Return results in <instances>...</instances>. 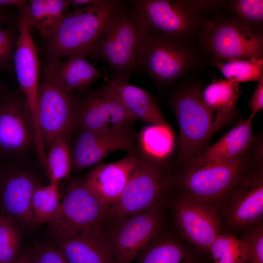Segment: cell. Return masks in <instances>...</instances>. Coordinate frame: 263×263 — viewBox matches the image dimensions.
Segmentation results:
<instances>
[{"label":"cell","mask_w":263,"mask_h":263,"mask_svg":"<svg viewBox=\"0 0 263 263\" xmlns=\"http://www.w3.org/2000/svg\"><path fill=\"white\" fill-rule=\"evenodd\" d=\"M126 2L99 0L68 12L46 38L49 59H60L74 54L88 56L107 23Z\"/></svg>","instance_id":"cell-1"},{"label":"cell","mask_w":263,"mask_h":263,"mask_svg":"<svg viewBox=\"0 0 263 263\" xmlns=\"http://www.w3.org/2000/svg\"><path fill=\"white\" fill-rule=\"evenodd\" d=\"M147 31L129 1L105 26L89 56L108 65L113 78L129 80L137 61Z\"/></svg>","instance_id":"cell-2"},{"label":"cell","mask_w":263,"mask_h":263,"mask_svg":"<svg viewBox=\"0 0 263 263\" xmlns=\"http://www.w3.org/2000/svg\"><path fill=\"white\" fill-rule=\"evenodd\" d=\"M110 217V207L103 204L83 180L73 178L48 233L55 241L77 235L103 231Z\"/></svg>","instance_id":"cell-3"},{"label":"cell","mask_w":263,"mask_h":263,"mask_svg":"<svg viewBox=\"0 0 263 263\" xmlns=\"http://www.w3.org/2000/svg\"><path fill=\"white\" fill-rule=\"evenodd\" d=\"M202 90L197 85L186 86L176 92L169 102L179 128L177 159L184 165L205 150L217 132L214 114L203 100Z\"/></svg>","instance_id":"cell-4"},{"label":"cell","mask_w":263,"mask_h":263,"mask_svg":"<svg viewBox=\"0 0 263 263\" xmlns=\"http://www.w3.org/2000/svg\"><path fill=\"white\" fill-rule=\"evenodd\" d=\"M260 150L256 144L249 153L231 161L185 165L178 179L182 193L210 205L220 201L228 194Z\"/></svg>","instance_id":"cell-5"},{"label":"cell","mask_w":263,"mask_h":263,"mask_svg":"<svg viewBox=\"0 0 263 263\" xmlns=\"http://www.w3.org/2000/svg\"><path fill=\"white\" fill-rule=\"evenodd\" d=\"M187 41L147 32L140 51L137 69L160 84L174 82L198 64L196 54Z\"/></svg>","instance_id":"cell-6"},{"label":"cell","mask_w":263,"mask_h":263,"mask_svg":"<svg viewBox=\"0 0 263 263\" xmlns=\"http://www.w3.org/2000/svg\"><path fill=\"white\" fill-rule=\"evenodd\" d=\"M163 205L126 217L110 216L104 235L114 263H132L158 236Z\"/></svg>","instance_id":"cell-7"},{"label":"cell","mask_w":263,"mask_h":263,"mask_svg":"<svg viewBox=\"0 0 263 263\" xmlns=\"http://www.w3.org/2000/svg\"><path fill=\"white\" fill-rule=\"evenodd\" d=\"M200 28V42L216 61L263 58L262 33L236 19H213Z\"/></svg>","instance_id":"cell-8"},{"label":"cell","mask_w":263,"mask_h":263,"mask_svg":"<svg viewBox=\"0 0 263 263\" xmlns=\"http://www.w3.org/2000/svg\"><path fill=\"white\" fill-rule=\"evenodd\" d=\"M162 163L139 156L119 198L110 207V216L126 217L163 205L170 185Z\"/></svg>","instance_id":"cell-9"},{"label":"cell","mask_w":263,"mask_h":263,"mask_svg":"<svg viewBox=\"0 0 263 263\" xmlns=\"http://www.w3.org/2000/svg\"><path fill=\"white\" fill-rule=\"evenodd\" d=\"M147 32L188 39L201 27L197 1H129Z\"/></svg>","instance_id":"cell-10"},{"label":"cell","mask_w":263,"mask_h":263,"mask_svg":"<svg viewBox=\"0 0 263 263\" xmlns=\"http://www.w3.org/2000/svg\"><path fill=\"white\" fill-rule=\"evenodd\" d=\"M80 100L59 88L44 70L38 89L39 127L45 148L75 128Z\"/></svg>","instance_id":"cell-11"},{"label":"cell","mask_w":263,"mask_h":263,"mask_svg":"<svg viewBox=\"0 0 263 263\" xmlns=\"http://www.w3.org/2000/svg\"><path fill=\"white\" fill-rule=\"evenodd\" d=\"M229 193L224 214L228 227L238 230L260 223L263 215V153L249 165Z\"/></svg>","instance_id":"cell-12"},{"label":"cell","mask_w":263,"mask_h":263,"mask_svg":"<svg viewBox=\"0 0 263 263\" xmlns=\"http://www.w3.org/2000/svg\"><path fill=\"white\" fill-rule=\"evenodd\" d=\"M18 38L13 63L20 87L28 106L37 146L42 145L38 113L39 59L38 49L32 34V28L22 10L18 17Z\"/></svg>","instance_id":"cell-13"},{"label":"cell","mask_w":263,"mask_h":263,"mask_svg":"<svg viewBox=\"0 0 263 263\" xmlns=\"http://www.w3.org/2000/svg\"><path fill=\"white\" fill-rule=\"evenodd\" d=\"M173 219L182 238L202 250L209 251L222 229L221 218L213 206L183 193L174 204Z\"/></svg>","instance_id":"cell-14"},{"label":"cell","mask_w":263,"mask_h":263,"mask_svg":"<svg viewBox=\"0 0 263 263\" xmlns=\"http://www.w3.org/2000/svg\"><path fill=\"white\" fill-rule=\"evenodd\" d=\"M137 119L107 85L80 101L75 128L78 130L118 131L131 129Z\"/></svg>","instance_id":"cell-15"},{"label":"cell","mask_w":263,"mask_h":263,"mask_svg":"<svg viewBox=\"0 0 263 263\" xmlns=\"http://www.w3.org/2000/svg\"><path fill=\"white\" fill-rule=\"evenodd\" d=\"M35 142L34 127L21 92H3L0 98V153L16 154Z\"/></svg>","instance_id":"cell-16"},{"label":"cell","mask_w":263,"mask_h":263,"mask_svg":"<svg viewBox=\"0 0 263 263\" xmlns=\"http://www.w3.org/2000/svg\"><path fill=\"white\" fill-rule=\"evenodd\" d=\"M71 148L72 169L81 171L111 153L122 150L135 153V135L131 129L118 131L80 130Z\"/></svg>","instance_id":"cell-17"},{"label":"cell","mask_w":263,"mask_h":263,"mask_svg":"<svg viewBox=\"0 0 263 263\" xmlns=\"http://www.w3.org/2000/svg\"><path fill=\"white\" fill-rule=\"evenodd\" d=\"M139 156L129 154L116 162L99 165L83 179L104 205L110 207L120 196L138 161Z\"/></svg>","instance_id":"cell-18"},{"label":"cell","mask_w":263,"mask_h":263,"mask_svg":"<svg viewBox=\"0 0 263 263\" xmlns=\"http://www.w3.org/2000/svg\"><path fill=\"white\" fill-rule=\"evenodd\" d=\"M253 118L250 115L247 119L239 121L217 142L188 164L202 165L227 162L249 153L258 142L253 133Z\"/></svg>","instance_id":"cell-19"},{"label":"cell","mask_w":263,"mask_h":263,"mask_svg":"<svg viewBox=\"0 0 263 263\" xmlns=\"http://www.w3.org/2000/svg\"><path fill=\"white\" fill-rule=\"evenodd\" d=\"M38 185L32 176L25 173L5 177L0 187L1 214L18 224L33 225L32 200Z\"/></svg>","instance_id":"cell-20"},{"label":"cell","mask_w":263,"mask_h":263,"mask_svg":"<svg viewBox=\"0 0 263 263\" xmlns=\"http://www.w3.org/2000/svg\"><path fill=\"white\" fill-rule=\"evenodd\" d=\"M74 54L61 59H49L44 70L52 80L64 91L84 92L97 79L102 77L100 72L86 58Z\"/></svg>","instance_id":"cell-21"},{"label":"cell","mask_w":263,"mask_h":263,"mask_svg":"<svg viewBox=\"0 0 263 263\" xmlns=\"http://www.w3.org/2000/svg\"><path fill=\"white\" fill-rule=\"evenodd\" d=\"M68 263H114L104 230L55 241Z\"/></svg>","instance_id":"cell-22"},{"label":"cell","mask_w":263,"mask_h":263,"mask_svg":"<svg viewBox=\"0 0 263 263\" xmlns=\"http://www.w3.org/2000/svg\"><path fill=\"white\" fill-rule=\"evenodd\" d=\"M108 82L110 89L136 119L151 125L169 126L155 100L148 92L124 78H113Z\"/></svg>","instance_id":"cell-23"},{"label":"cell","mask_w":263,"mask_h":263,"mask_svg":"<svg viewBox=\"0 0 263 263\" xmlns=\"http://www.w3.org/2000/svg\"><path fill=\"white\" fill-rule=\"evenodd\" d=\"M240 93L239 83L225 79L214 81L202 90L203 100L214 114L217 132L232 119Z\"/></svg>","instance_id":"cell-24"},{"label":"cell","mask_w":263,"mask_h":263,"mask_svg":"<svg viewBox=\"0 0 263 263\" xmlns=\"http://www.w3.org/2000/svg\"><path fill=\"white\" fill-rule=\"evenodd\" d=\"M70 5L68 0H31L21 10L32 29L38 31L46 39L69 12Z\"/></svg>","instance_id":"cell-25"},{"label":"cell","mask_w":263,"mask_h":263,"mask_svg":"<svg viewBox=\"0 0 263 263\" xmlns=\"http://www.w3.org/2000/svg\"><path fill=\"white\" fill-rule=\"evenodd\" d=\"M137 263H197L191 250L177 240L158 236L138 256Z\"/></svg>","instance_id":"cell-26"},{"label":"cell","mask_w":263,"mask_h":263,"mask_svg":"<svg viewBox=\"0 0 263 263\" xmlns=\"http://www.w3.org/2000/svg\"><path fill=\"white\" fill-rule=\"evenodd\" d=\"M139 141L144 156L162 163L171 153L174 144L169 126L151 125L143 128Z\"/></svg>","instance_id":"cell-27"},{"label":"cell","mask_w":263,"mask_h":263,"mask_svg":"<svg viewBox=\"0 0 263 263\" xmlns=\"http://www.w3.org/2000/svg\"><path fill=\"white\" fill-rule=\"evenodd\" d=\"M48 150L45 167L50 183L59 185L61 180L69 177L72 170L71 148L67 137L55 140Z\"/></svg>","instance_id":"cell-28"},{"label":"cell","mask_w":263,"mask_h":263,"mask_svg":"<svg viewBox=\"0 0 263 263\" xmlns=\"http://www.w3.org/2000/svg\"><path fill=\"white\" fill-rule=\"evenodd\" d=\"M58 185H38L32 200L33 225L49 223L56 214L60 204Z\"/></svg>","instance_id":"cell-29"},{"label":"cell","mask_w":263,"mask_h":263,"mask_svg":"<svg viewBox=\"0 0 263 263\" xmlns=\"http://www.w3.org/2000/svg\"><path fill=\"white\" fill-rule=\"evenodd\" d=\"M215 64L225 79L233 83L263 80V58L218 61Z\"/></svg>","instance_id":"cell-30"},{"label":"cell","mask_w":263,"mask_h":263,"mask_svg":"<svg viewBox=\"0 0 263 263\" xmlns=\"http://www.w3.org/2000/svg\"><path fill=\"white\" fill-rule=\"evenodd\" d=\"M209 251L214 263H246L245 244L242 239L233 235L219 234Z\"/></svg>","instance_id":"cell-31"},{"label":"cell","mask_w":263,"mask_h":263,"mask_svg":"<svg viewBox=\"0 0 263 263\" xmlns=\"http://www.w3.org/2000/svg\"><path fill=\"white\" fill-rule=\"evenodd\" d=\"M21 235L18 224L0 213V263H13L20 254Z\"/></svg>","instance_id":"cell-32"},{"label":"cell","mask_w":263,"mask_h":263,"mask_svg":"<svg viewBox=\"0 0 263 263\" xmlns=\"http://www.w3.org/2000/svg\"><path fill=\"white\" fill-rule=\"evenodd\" d=\"M232 9L238 16L237 19L255 31L263 21V0H238L232 2Z\"/></svg>","instance_id":"cell-33"},{"label":"cell","mask_w":263,"mask_h":263,"mask_svg":"<svg viewBox=\"0 0 263 263\" xmlns=\"http://www.w3.org/2000/svg\"><path fill=\"white\" fill-rule=\"evenodd\" d=\"M18 33L12 27L0 26V71L10 74L14 67Z\"/></svg>","instance_id":"cell-34"},{"label":"cell","mask_w":263,"mask_h":263,"mask_svg":"<svg viewBox=\"0 0 263 263\" xmlns=\"http://www.w3.org/2000/svg\"><path fill=\"white\" fill-rule=\"evenodd\" d=\"M242 240L245 244L246 263H263V226L260 222L247 228Z\"/></svg>","instance_id":"cell-35"},{"label":"cell","mask_w":263,"mask_h":263,"mask_svg":"<svg viewBox=\"0 0 263 263\" xmlns=\"http://www.w3.org/2000/svg\"><path fill=\"white\" fill-rule=\"evenodd\" d=\"M31 254L32 263H68L60 251L51 245L38 244Z\"/></svg>","instance_id":"cell-36"},{"label":"cell","mask_w":263,"mask_h":263,"mask_svg":"<svg viewBox=\"0 0 263 263\" xmlns=\"http://www.w3.org/2000/svg\"><path fill=\"white\" fill-rule=\"evenodd\" d=\"M247 104L251 110V115L255 114L263 109V80L258 82Z\"/></svg>","instance_id":"cell-37"},{"label":"cell","mask_w":263,"mask_h":263,"mask_svg":"<svg viewBox=\"0 0 263 263\" xmlns=\"http://www.w3.org/2000/svg\"><path fill=\"white\" fill-rule=\"evenodd\" d=\"M27 2V1L23 0H0V9L7 6H15L20 11L25 6Z\"/></svg>","instance_id":"cell-38"},{"label":"cell","mask_w":263,"mask_h":263,"mask_svg":"<svg viewBox=\"0 0 263 263\" xmlns=\"http://www.w3.org/2000/svg\"><path fill=\"white\" fill-rule=\"evenodd\" d=\"M99 0H71L70 5L75 9L81 8L97 3Z\"/></svg>","instance_id":"cell-39"},{"label":"cell","mask_w":263,"mask_h":263,"mask_svg":"<svg viewBox=\"0 0 263 263\" xmlns=\"http://www.w3.org/2000/svg\"><path fill=\"white\" fill-rule=\"evenodd\" d=\"M13 263H32L31 252L21 253L19 257Z\"/></svg>","instance_id":"cell-40"},{"label":"cell","mask_w":263,"mask_h":263,"mask_svg":"<svg viewBox=\"0 0 263 263\" xmlns=\"http://www.w3.org/2000/svg\"><path fill=\"white\" fill-rule=\"evenodd\" d=\"M11 16L2 9H0V26L5 25L10 21Z\"/></svg>","instance_id":"cell-41"},{"label":"cell","mask_w":263,"mask_h":263,"mask_svg":"<svg viewBox=\"0 0 263 263\" xmlns=\"http://www.w3.org/2000/svg\"><path fill=\"white\" fill-rule=\"evenodd\" d=\"M4 91L5 89L1 81L0 80V98Z\"/></svg>","instance_id":"cell-42"}]
</instances>
